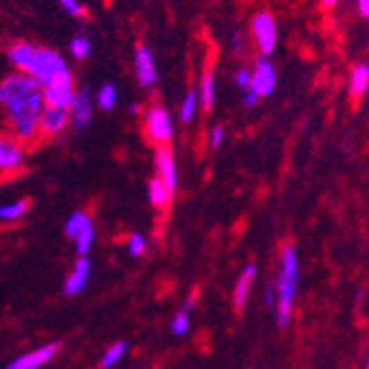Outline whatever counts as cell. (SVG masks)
I'll list each match as a JSON object with an SVG mask.
<instances>
[{
    "label": "cell",
    "instance_id": "cell-12",
    "mask_svg": "<svg viewBox=\"0 0 369 369\" xmlns=\"http://www.w3.org/2000/svg\"><path fill=\"white\" fill-rule=\"evenodd\" d=\"M155 162H157V177L166 183V188L175 195V190L179 186V173H177L173 153L168 150L166 146H160L157 153H155Z\"/></svg>",
    "mask_w": 369,
    "mask_h": 369
},
{
    "label": "cell",
    "instance_id": "cell-6",
    "mask_svg": "<svg viewBox=\"0 0 369 369\" xmlns=\"http://www.w3.org/2000/svg\"><path fill=\"white\" fill-rule=\"evenodd\" d=\"M276 80H279V75H276V69L274 65L270 63V58L261 56L257 63H254V69H252V80H250V89L259 98H268L274 93L276 89Z\"/></svg>",
    "mask_w": 369,
    "mask_h": 369
},
{
    "label": "cell",
    "instance_id": "cell-11",
    "mask_svg": "<svg viewBox=\"0 0 369 369\" xmlns=\"http://www.w3.org/2000/svg\"><path fill=\"white\" fill-rule=\"evenodd\" d=\"M73 75H67V78L58 80L49 86H44L42 91V98H44V104L49 106H60V109H69V104L73 100Z\"/></svg>",
    "mask_w": 369,
    "mask_h": 369
},
{
    "label": "cell",
    "instance_id": "cell-8",
    "mask_svg": "<svg viewBox=\"0 0 369 369\" xmlns=\"http://www.w3.org/2000/svg\"><path fill=\"white\" fill-rule=\"evenodd\" d=\"M67 111H69V122H73L78 129H86L91 124V119H93V100H91L89 89L75 91Z\"/></svg>",
    "mask_w": 369,
    "mask_h": 369
},
{
    "label": "cell",
    "instance_id": "cell-19",
    "mask_svg": "<svg viewBox=\"0 0 369 369\" xmlns=\"http://www.w3.org/2000/svg\"><path fill=\"white\" fill-rule=\"evenodd\" d=\"M199 109V96H197V89H190L186 96L181 100V106H179V119L183 124H190L195 113Z\"/></svg>",
    "mask_w": 369,
    "mask_h": 369
},
{
    "label": "cell",
    "instance_id": "cell-14",
    "mask_svg": "<svg viewBox=\"0 0 369 369\" xmlns=\"http://www.w3.org/2000/svg\"><path fill=\"white\" fill-rule=\"evenodd\" d=\"M89 276H91V261L86 257H80L78 264H75V268H73V272L69 274L67 283H65V292H67L69 297L80 294V292L89 283Z\"/></svg>",
    "mask_w": 369,
    "mask_h": 369
},
{
    "label": "cell",
    "instance_id": "cell-3",
    "mask_svg": "<svg viewBox=\"0 0 369 369\" xmlns=\"http://www.w3.org/2000/svg\"><path fill=\"white\" fill-rule=\"evenodd\" d=\"M27 75H32L40 82V86H49L58 80L67 78L71 75V69L67 65V60L56 53L53 49H44V47H36L32 60H29V65L25 69Z\"/></svg>",
    "mask_w": 369,
    "mask_h": 369
},
{
    "label": "cell",
    "instance_id": "cell-25",
    "mask_svg": "<svg viewBox=\"0 0 369 369\" xmlns=\"http://www.w3.org/2000/svg\"><path fill=\"white\" fill-rule=\"evenodd\" d=\"M69 49H71V53L78 58V60H86L91 56V40L84 38V36H78V38L71 40Z\"/></svg>",
    "mask_w": 369,
    "mask_h": 369
},
{
    "label": "cell",
    "instance_id": "cell-2",
    "mask_svg": "<svg viewBox=\"0 0 369 369\" xmlns=\"http://www.w3.org/2000/svg\"><path fill=\"white\" fill-rule=\"evenodd\" d=\"M297 287H299V257H297L294 245H285L283 257H281V272H279V279H276V287H274L276 325L281 330H285L290 323Z\"/></svg>",
    "mask_w": 369,
    "mask_h": 369
},
{
    "label": "cell",
    "instance_id": "cell-27",
    "mask_svg": "<svg viewBox=\"0 0 369 369\" xmlns=\"http://www.w3.org/2000/svg\"><path fill=\"white\" fill-rule=\"evenodd\" d=\"M146 252V239L144 235H133L129 239V254L131 257H142Z\"/></svg>",
    "mask_w": 369,
    "mask_h": 369
},
{
    "label": "cell",
    "instance_id": "cell-7",
    "mask_svg": "<svg viewBox=\"0 0 369 369\" xmlns=\"http://www.w3.org/2000/svg\"><path fill=\"white\" fill-rule=\"evenodd\" d=\"M135 73H137V82H140L144 89H150L160 82L155 56H153V51L146 47V44H140V47L135 49Z\"/></svg>",
    "mask_w": 369,
    "mask_h": 369
},
{
    "label": "cell",
    "instance_id": "cell-20",
    "mask_svg": "<svg viewBox=\"0 0 369 369\" xmlns=\"http://www.w3.org/2000/svg\"><path fill=\"white\" fill-rule=\"evenodd\" d=\"M29 210V202L22 199V202H13V204H5L0 206V219L3 221H18L22 219Z\"/></svg>",
    "mask_w": 369,
    "mask_h": 369
},
{
    "label": "cell",
    "instance_id": "cell-5",
    "mask_svg": "<svg viewBox=\"0 0 369 369\" xmlns=\"http://www.w3.org/2000/svg\"><path fill=\"white\" fill-rule=\"evenodd\" d=\"M144 122H146L148 137L153 142L164 146L166 142L173 140V119L164 106H150V109H146Z\"/></svg>",
    "mask_w": 369,
    "mask_h": 369
},
{
    "label": "cell",
    "instance_id": "cell-31",
    "mask_svg": "<svg viewBox=\"0 0 369 369\" xmlns=\"http://www.w3.org/2000/svg\"><path fill=\"white\" fill-rule=\"evenodd\" d=\"M259 96L254 93V91L252 89H248V91H245V96H243V106H245V109H254V106L259 104Z\"/></svg>",
    "mask_w": 369,
    "mask_h": 369
},
{
    "label": "cell",
    "instance_id": "cell-29",
    "mask_svg": "<svg viewBox=\"0 0 369 369\" xmlns=\"http://www.w3.org/2000/svg\"><path fill=\"white\" fill-rule=\"evenodd\" d=\"M250 80H252V69L248 67H241L237 73H235V84L243 91H248L250 89Z\"/></svg>",
    "mask_w": 369,
    "mask_h": 369
},
{
    "label": "cell",
    "instance_id": "cell-1",
    "mask_svg": "<svg viewBox=\"0 0 369 369\" xmlns=\"http://www.w3.org/2000/svg\"><path fill=\"white\" fill-rule=\"evenodd\" d=\"M0 104L7 106L18 140H34L40 131V113L44 109L40 82L27 73L9 75L0 82Z\"/></svg>",
    "mask_w": 369,
    "mask_h": 369
},
{
    "label": "cell",
    "instance_id": "cell-13",
    "mask_svg": "<svg viewBox=\"0 0 369 369\" xmlns=\"http://www.w3.org/2000/svg\"><path fill=\"white\" fill-rule=\"evenodd\" d=\"M69 124V111L67 109H60V106H44L42 113H40V131L49 137L60 135Z\"/></svg>",
    "mask_w": 369,
    "mask_h": 369
},
{
    "label": "cell",
    "instance_id": "cell-10",
    "mask_svg": "<svg viewBox=\"0 0 369 369\" xmlns=\"http://www.w3.org/2000/svg\"><path fill=\"white\" fill-rule=\"evenodd\" d=\"M58 349H60V345H56V343L42 345V347H38L34 351L22 354V356H18L16 361H11L7 365V369H40V367H44V365L56 358Z\"/></svg>",
    "mask_w": 369,
    "mask_h": 369
},
{
    "label": "cell",
    "instance_id": "cell-16",
    "mask_svg": "<svg viewBox=\"0 0 369 369\" xmlns=\"http://www.w3.org/2000/svg\"><path fill=\"white\" fill-rule=\"evenodd\" d=\"M369 89V67L365 63L356 65L351 69V75H349V91L354 98H361L367 93Z\"/></svg>",
    "mask_w": 369,
    "mask_h": 369
},
{
    "label": "cell",
    "instance_id": "cell-24",
    "mask_svg": "<svg viewBox=\"0 0 369 369\" xmlns=\"http://www.w3.org/2000/svg\"><path fill=\"white\" fill-rule=\"evenodd\" d=\"M98 104H100V109H104V111H111L113 106L117 104V89H115L113 82H106V84L100 89Z\"/></svg>",
    "mask_w": 369,
    "mask_h": 369
},
{
    "label": "cell",
    "instance_id": "cell-21",
    "mask_svg": "<svg viewBox=\"0 0 369 369\" xmlns=\"http://www.w3.org/2000/svg\"><path fill=\"white\" fill-rule=\"evenodd\" d=\"M93 221H91V217L86 212H73L71 217H69V221H67V237H71V239H75V235L80 233V230H84L86 226H91Z\"/></svg>",
    "mask_w": 369,
    "mask_h": 369
},
{
    "label": "cell",
    "instance_id": "cell-22",
    "mask_svg": "<svg viewBox=\"0 0 369 369\" xmlns=\"http://www.w3.org/2000/svg\"><path fill=\"white\" fill-rule=\"evenodd\" d=\"M127 349H129L127 343H115V345H111L109 349H106L104 358H102V369H111V367H115L122 358H124Z\"/></svg>",
    "mask_w": 369,
    "mask_h": 369
},
{
    "label": "cell",
    "instance_id": "cell-30",
    "mask_svg": "<svg viewBox=\"0 0 369 369\" xmlns=\"http://www.w3.org/2000/svg\"><path fill=\"white\" fill-rule=\"evenodd\" d=\"M224 140H226V129L221 124H217V127L212 129V133H210V146L217 150V148H221Z\"/></svg>",
    "mask_w": 369,
    "mask_h": 369
},
{
    "label": "cell",
    "instance_id": "cell-32",
    "mask_svg": "<svg viewBox=\"0 0 369 369\" xmlns=\"http://www.w3.org/2000/svg\"><path fill=\"white\" fill-rule=\"evenodd\" d=\"M356 7L363 18H369V0H356Z\"/></svg>",
    "mask_w": 369,
    "mask_h": 369
},
{
    "label": "cell",
    "instance_id": "cell-23",
    "mask_svg": "<svg viewBox=\"0 0 369 369\" xmlns=\"http://www.w3.org/2000/svg\"><path fill=\"white\" fill-rule=\"evenodd\" d=\"M93 239H96V228L93 224L86 226L84 230H80L78 235H75V245H78V254L80 257H86V252L91 250V245H93Z\"/></svg>",
    "mask_w": 369,
    "mask_h": 369
},
{
    "label": "cell",
    "instance_id": "cell-33",
    "mask_svg": "<svg viewBox=\"0 0 369 369\" xmlns=\"http://www.w3.org/2000/svg\"><path fill=\"white\" fill-rule=\"evenodd\" d=\"M266 301H268L270 307H274V290H268L266 292Z\"/></svg>",
    "mask_w": 369,
    "mask_h": 369
},
{
    "label": "cell",
    "instance_id": "cell-17",
    "mask_svg": "<svg viewBox=\"0 0 369 369\" xmlns=\"http://www.w3.org/2000/svg\"><path fill=\"white\" fill-rule=\"evenodd\" d=\"M197 96H199V102L204 104V109L210 111L212 106H214V96H217V82H214V73L212 71H206L204 73L202 82H199Z\"/></svg>",
    "mask_w": 369,
    "mask_h": 369
},
{
    "label": "cell",
    "instance_id": "cell-35",
    "mask_svg": "<svg viewBox=\"0 0 369 369\" xmlns=\"http://www.w3.org/2000/svg\"><path fill=\"white\" fill-rule=\"evenodd\" d=\"M338 3V0H323V5H325V7H334Z\"/></svg>",
    "mask_w": 369,
    "mask_h": 369
},
{
    "label": "cell",
    "instance_id": "cell-26",
    "mask_svg": "<svg viewBox=\"0 0 369 369\" xmlns=\"http://www.w3.org/2000/svg\"><path fill=\"white\" fill-rule=\"evenodd\" d=\"M171 328H173V334H175V336H186L188 330H190V312L181 310L179 314H175Z\"/></svg>",
    "mask_w": 369,
    "mask_h": 369
},
{
    "label": "cell",
    "instance_id": "cell-9",
    "mask_svg": "<svg viewBox=\"0 0 369 369\" xmlns=\"http://www.w3.org/2000/svg\"><path fill=\"white\" fill-rule=\"evenodd\" d=\"M25 166V148L16 137L0 135V171H18Z\"/></svg>",
    "mask_w": 369,
    "mask_h": 369
},
{
    "label": "cell",
    "instance_id": "cell-15",
    "mask_svg": "<svg viewBox=\"0 0 369 369\" xmlns=\"http://www.w3.org/2000/svg\"><path fill=\"white\" fill-rule=\"evenodd\" d=\"M254 274H257V266L250 264V266H245V270L239 276V281L235 285V294H233L237 310H243L245 307V301H248V294H250V285L254 281Z\"/></svg>",
    "mask_w": 369,
    "mask_h": 369
},
{
    "label": "cell",
    "instance_id": "cell-4",
    "mask_svg": "<svg viewBox=\"0 0 369 369\" xmlns=\"http://www.w3.org/2000/svg\"><path fill=\"white\" fill-rule=\"evenodd\" d=\"M252 34L261 53L270 58L276 49V42H279V29H276V20L270 11H261L252 18Z\"/></svg>",
    "mask_w": 369,
    "mask_h": 369
},
{
    "label": "cell",
    "instance_id": "cell-28",
    "mask_svg": "<svg viewBox=\"0 0 369 369\" xmlns=\"http://www.w3.org/2000/svg\"><path fill=\"white\" fill-rule=\"evenodd\" d=\"M60 3V7H63L69 16H73V18H82L84 16V7L80 5V0H58Z\"/></svg>",
    "mask_w": 369,
    "mask_h": 369
},
{
    "label": "cell",
    "instance_id": "cell-34",
    "mask_svg": "<svg viewBox=\"0 0 369 369\" xmlns=\"http://www.w3.org/2000/svg\"><path fill=\"white\" fill-rule=\"evenodd\" d=\"M233 47H235L237 51L241 49V38H239V34H237V36H235V40H233Z\"/></svg>",
    "mask_w": 369,
    "mask_h": 369
},
{
    "label": "cell",
    "instance_id": "cell-18",
    "mask_svg": "<svg viewBox=\"0 0 369 369\" xmlns=\"http://www.w3.org/2000/svg\"><path fill=\"white\" fill-rule=\"evenodd\" d=\"M148 197H150V204L155 208H166L168 204H171L173 193L166 188V183L160 177H155L148 183Z\"/></svg>",
    "mask_w": 369,
    "mask_h": 369
}]
</instances>
